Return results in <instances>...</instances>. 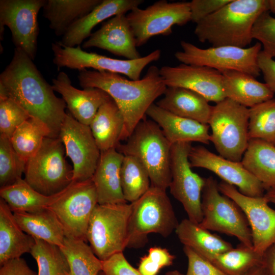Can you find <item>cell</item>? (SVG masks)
<instances>
[{
    "label": "cell",
    "mask_w": 275,
    "mask_h": 275,
    "mask_svg": "<svg viewBox=\"0 0 275 275\" xmlns=\"http://www.w3.org/2000/svg\"><path fill=\"white\" fill-rule=\"evenodd\" d=\"M268 11L275 14V0H268Z\"/></svg>",
    "instance_id": "52"
},
{
    "label": "cell",
    "mask_w": 275,
    "mask_h": 275,
    "mask_svg": "<svg viewBox=\"0 0 275 275\" xmlns=\"http://www.w3.org/2000/svg\"><path fill=\"white\" fill-rule=\"evenodd\" d=\"M54 91L33 61L15 47L11 62L0 74V95L16 101L31 117L44 122L51 137L56 138L67 114V106Z\"/></svg>",
    "instance_id": "1"
},
{
    "label": "cell",
    "mask_w": 275,
    "mask_h": 275,
    "mask_svg": "<svg viewBox=\"0 0 275 275\" xmlns=\"http://www.w3.org/2000/svg\"><path fill=\"white\" fill-rule=\"evenodd\" d=\"M47 137H51L48 127L31 117L15 130L10 140L15 151L27 161L39 150Z\"/></svg>",
    "instance_id": "35"
},
{
    "label": "cell",
    "mask_w": 275,
    "mask_h": 275,
    "mask_svg": "<svg viewBox=\"0 0 275 275\" xmlns=\"http://www.w3.org/2000/svg\"><path fill=\"white\" fill-rule=\"evenodd\" d=\"M58 137L62 141L66 156L73 163V182L91 179L96 168L101 151L89 126L77 121L67 113Z\"/></svg>",
    "instance_id": "16"
},
{
    "label": "cell",
    "mask_w": 275,
    "mask_h": 275,
    "mask_svg": "<svg viewBox=\"0 0 275 275\" xmlns=\"http://www.w3.org/2000/svg\"><path fill=\"white\" fill-rule=\"evenodd\" d=\"M264 196L269 202L275 204V186L267 189Z\"/></svg>",
    "instance_id": "51"
},
{
    "label": "cell",
    "mask_w": 275,
    "mask_h": 275,
    "mask_svg": "<svg viewBox=\"0 0 275 275\" xmlns=\"http://www.w3.org/2000/svg\"><path fill=\"white\" fill-rule=\"evenodd\" d=\"M31 117L14 100L0 95V135L10 139L15 130Z\"/></svg>",
    "instance_id": "41"
},
{
    "label": "cell",
    "mask_w": 275,
    "mask_h": 275,
    "mask_svg": "<svg viewBox=\"0 0 275 275\" xmlns=\"http://www.w3.org/2000/svg\"><path fill=\"white\" fill-rule=\"evenodd\" d=\"M102 262L103 275H142L128 262L123 252L116 253Z\"/></svg>",
    "instance_id": "45"
},
{
    "label": "cell",
    "mask_w": 275,
    "mask_h": 275,
    "mask_svg": "<svg viewBox=\"0 0 275 275\" xmlns=\"http://www.w3.org/2000/svg\"><path fill=\"white\" fill-rule=\"evenodd\" d=\"M120 177L124 199L129 203L138 200L151 187L146 169L139 159L133 156H124Z\"/></svg>",
    "instance_id": "37"
},
{
    "label": "cell",
    "mask_w": 275,
    "mask_h": 275,
    "mask_svg": "<svg viewBox=\"0 0 275 275\" xmlns=\"http://www.w3.org/2000/svg\"><path fill=\"white\" fill-rule=\"evenodd\" d=\"M244 275H269L264 264L256 266Z\"/></svg>",
    "instance_id": "50"
},
{
    "label": "cell",
    "mask_w": 275,
    "mask_h": 275,
    "mask_svg": "<svg viewBox=\"0 0 275 275\" xmlns=\"http://www.w3.org/2000/svg\"><path fill=\"white\" fill-rule=\"evenodd\" d=\"M61 193L45 196L35 190L22 178L0 188L1 198L7 203L13 212H32L48 208Z\"/></svg>",
    "instance_id": "33"
},
{
    "label": "cell",
    "mask_w": 275,
    "mask_h": 275,
    "mask_svg": "<svg viewBox=\"0 0 275 275\" xmlns=\"http://www.w3.org/2000/svg\"><path fill=\"white\" fill-rule=\"evenodd\" d=\"M248 138L275 146V99L249 108Z\"/></svg>",
    "instance_id": "39"
},
{
    "label": "cell",
    "mask_w": 275,
    "mask_h": 275,
    "mask_svg": "<svg viewBox=\"0 0 275 275\" xmlns=\"http://www.w3.org/2000/svg\"><path fill=\"white\" fill-rule=\"evenodd\" d=\"M65 149L59 137H47L39 150L27 161L24 180L47 196L58 194L73 182V168L65 159Z\"/></svg>",
    "instance_id": "6"
},
{
    "label": "cell",
    "mask_w": 275,
    "mask_h": 275,
    "mask_svg": "<svg viewBox=\"0 0 275 275\" xmlns=\"http://www.w3.org/2000/svg\"><path fill=\"white\" fill-rule=\"evenodd\" d=\"M201 209L203 218L199 224L201 227L234 236L241 243L253 247L251 230L244 213L234 201L220 192L218 183L212 176L205 178Z\"/></svg>",
    "instance_id": "9"
},
{
    "label": "cell",
    "mask_w": 275,
    "mask_h": 275,
    "mask_svg": "<svg viewBox=\"0 0 275 275\" xmlns=\"http://www.w3.org/2000/svg\"><path fill=\"white\" fill-rule=\"evenodd\" d=\"M102 0H46L43 15L57 36H63L76 20L91 12Z\"/></svg>",
    "instance_id": "30"
},
{
    "label": "cell",
    "mask_w": 275,
    "mask_h": 275,
    "mask_svg": "<svg viewBox=\"0 0 275 275\" xmlns=\"http://www.w3.org/2000/svg\"><path fill=\"white\" fill-rule=\"evenodd\" d=\"M175 232L184 246L191 248L209 261L215 255L233 248L231 243L188 218L179 223Z\"/></svg>",
    "instance_id": "31"
},
{
    "label": "cell",
    "mask_w": 275,
    "mask_h": 275,
    "mask_svg": "<svg viewBox=\"0 0 275 275\" xmlns=\"http://www.w3.org/2000/svg\"><path fill=\"white\" fill-rule=\"evenodd\" d=\"M165 275H184L178 270H173L168 272Z\"/></svg>",
    "instance_id": "53"
},
{
    "label": "cell",
    "mask_w": 275,
    "mask_h": 275,
    "mask_svg": "<svg viewBox=\"0 0 275 275\" xmlns=\"http://www.w3.org/2000/svg\"><path fill=\"white\" fill-rule=\"evenodd\" d=\"M263 261L269 275H275V242L264 254Z\"/></svg>",
    "instance_id": "49"
},
{
    "label": "cell",
    "mask_w": 275,
    "mask_h": 275,
    "mask_svg": "<svg viewBox=\"0 0 275 275\" xmlns=\"http://www.w3.org/2000/svg\"><path fill=\"white\" fill-rule=\"evenodd\" d=\"M180 45L182 50L177 51L175 57L182 64L206 66L220 72L237 71L255 78L260 74L257 60L262 45L259 42L246 48L221 46L202 49L185 41Z\"/></svg>",
    "instance_id": "10"
},
{
    "label": "cell",
    "mask_w": 275,
    "mask_h": 275,
    "mask_svg": "<svg viewBox=\"0 0 275 275\" xmlns=\"http://www.w3.org/2000/svg\"><path fill=\"white\" fill-rule=\"evenodd\" d=\"M124 156L116 148L101 152L91 178L96 190L98 204L127 202L124 198L120 177Z\"/></svg>",
    "instance_id": "24"
},
{
    "label": "cell",
    "mask_w": 275,
    "mask_h": 275,
    "mask_svg": "<svg viewBox=\"0 0 275 275\" xmlns=\"http://www.w3.org/2000/svg\"><path fill=\"white\" fill-rule=\"evenodd\" d=\"M30 254L38 266V275H70L66 257L61 248L34 238Z\"/></svg>",
    "instance_id": "38"
},
{
    "label": "cell",
    "mask_w": 275,
    "mask_h": 275,
    "mask_svg": "<svg viewBox=\"0 0 275 275\" xmlns=\"http://www.w3.org/2000/svg\"><path fill=\"white\" fill-rule=\"evenodd\" d=\"M167 87H182L195 91L209 102L215 103L225 99L223 75L219 71L206 66L181 64L164 66L159 69Z\"/></svg>",
    "instance_id": "19"
},
{
    "label": "cell",
    "mask_w": 275,
    "mask_h": 275,
    "mask_svg": "<svg viewBox=\"0 0 275 275\" xmlns=\"http://www.w3.org/2000/svg\"><path fill=\"white\" fill-rule=\"evenodd\" d=\"M0 275H38V273L29 266L24 259L19 257L10 259L1 265Z\"/></svg>",
    "instance_id": "48"
},
{
    "label": "cell",
    "mask_w": 275,
    "mask_h": 275,
    "mask_svg": "<svg viewBox=\"0 0 275 275\" xmlns=\"http://www.w3.org/2000/svg\"><path fill=\"white\" fill-rule=\"evenodd\" d=\"M97 204L96 190L91 179L72 182L48 208L58 217L66 235L87 242L90 219Z\"/></svg>",
    "instance_id": "13"
},
{
    "label": "cell",
    "mask_w": 275,
    "mask_h": 275,
    "mask_svg": "<svg viewBox=\"0 0 275 275\" xmlns=\"http://www.w3.org/2000/svg\"><path fill=\"white\" fill-rule=\"evenodd\" d=\"M191 168L209 170L223 181L236 186L241 194L250 197L264 196L261 183L243 166L241 161H234L215 154L204 146L191 147L188 155Z\"/></svg>",
    "instance_id": "18"
},
{
    "label": "cell",
    "mask_w": 275,
    "mask_h": 275,
    "mask_svg": "<svg viewBox=\"0 0 275 275\" xmlns=\"http://www.w3.org/2000/svg\"><path fill=\"white\" fill-rule=\"evenodd\" d=\"M210 261L226 275H244L264 263L263 256L255 251L253 247L242 243L215 255Z\"/></svg>",
    "instance_id": "36"
},
{
    "label": "cell",
    "mask_w": 275,
    "mask_h": 275,
    "mask_svg": "<svg viewBox=\"0 0 275 275\" xmlns=\"http://www.w3.org/2000/svg\"><path fill=\"white\" fill-rule=\"evenodd\" d=\"M231 0H193L190 2L191 21L196 24L215 13Z\"/></svg>",
    "instance_id": "46"
},
{
    "label": "cell",
    "mask_w": 275,
    "mask_h": 275,
    "mask_svg": "<svg viewBox=\"0 0 275 275\" xmlns=\"http://www.w3.org/2000/svg\"><path fill=\"white\" fill-rule=\"evenodd\" d=\"M175 258L167 249L151 247L148 255L141 258L138 269L142 275H157L161 268L172 265Z\"/></svg>",
    "instance_id": "43"
},
{
    "label": "cell",
    "mask_w": 275,
    "mask_h": 275,
    "mask_svg": "<svg viewBox=\"0 0 275 275\" xmlns=\"http://www.w3.org/2000/svg\"><path fill=\"white\" fill-rule=\"evenodd\" d=\"M164 96L156 103L177 116L208 124L212 106L203 96L191 90L167 87Z\"/></svg>",
    "instance_id": "25"
},
{
    "label": "cell",
    "mask_w": 275,
    "mask_h": 275,
    "mask_svg": "<svg viewBox=\"0 0 275 275\" xmlns=\"http://www.w3.org/2000/svg\"><path fill=\"white\" fill-rule=\"evenodd\" d=\"M131 203L127 248L144 246L149 234L156 233L166 238L175 231L179 223L166 190L151 186Z\"/></svg>",
    "instance_id": "5"
},
{
    "label": "cell",
    "mask_w": 275,
    "mask_h": 275,
    "mask_svg": "<svg viewBox=\"0 0 275 275\" xmlns=\"http://www.w3.org/2000/svg\"><path fill=\"white\" fill-rule=\"evenodd\" d=\"M26 161L14 150L9 139L0 135L1 187L14 183L22 178Z\"/></svg>",
    "instance_id": "40"
},
{
    "label": "cell",
    "mask_w": 275,
    "mask_h": 275,
    "mask_svg": "<svg viewBox=\"0 0 275 275\" xmlns=\"http://www.w3.org/2000/svg\"><path fill=\"white\" fill-rule=\"evenodd\" d=\"M98 275H103L102 271H101Z\"/></svg>",
    "instance_id": "54"
},
{
    "label": "cell",
    "mask_w": 275,
    "mask_h": 275,
    "mask_svg": "<svg viewBox=\"0 0 275 275\" xmlns=\"http://www.w3.org/2000/svg\"><path fill=\"white\" fill-rule=\"evenodd\" d=\"M249 108L225 98L212 106L208 124L211 142L219 155L241 161L248 143Z\"/></svg>",
    "instance_id": "7"
},
{
    "label": "cell",
    "mask_w": 275,
    "mask_h": 275,
    "mask_svg": "<svg viewBox=\"0 0 275 275\" xmlns=\"http://www.w3.org/2000/svg\"><path fill=\"white\" fill-rule=\"evenodd\" d=\"M171 147L157 124L144 118L126 142L116 149L124 155L139 159L149 174L151 186L166 190L171 180Z\"/></svg>",
    "instance_id": "4"
},
{
    "label": "cell",
    "mask_w": 275,
    "mask_h": 275,
    "mask_svg": "<svg viewBox=\"0 0 275 275\" xmlns=\"http://www.w3.org/2000/svg\"><path fill=\"white\" fill-rule=\"evenodd\" d=\"M146 115L157 124L172 145L193 142L209 144L210 142L208 124L177 116L155 103L149 107Z\"/></svg>",
    "instance_id": "23"
},
{
    "label": "cell",
    "mask_w": 275,
    "mask_h": 275,
    "mask_svg": "<svg viewBox=\"0 0 275 275\" xmlns=\"http://www.w3.org/2000/svg\"><path fill=\"white\" fill-rule=\"evenodd\" d=\"M183 250L188 260L185 275H226L191 248L184 246Z\"/></svg>",
    "instance_id": "44"
},
{
    "label": "cell",
    "mask_w": 275,
    "mask_h": 275,
    "mask_svg": "<svg viewBox=\"0 0 275 275\" xmlns=\"http://www.w3.org/2000/svg\"><path fill=\"white\" fill-rule=\"evenodd\" d=\"M34 238L23 231L7 203L0 199V265L30 253Z\"/></svg>",
    "instance_id": "27"
},
{
    "label": "cell",
    "mask_w": 275,
    "mask_h": 275,
    "mask_svg": "<svg viewBox=\"0 0 275 275\" xmlns=\"http://www.w3.org/2000/svg\"><path fill=\"white\" fill-rule=\"evenodd\" d=\"M258 64L265 83L275 93V60L261 50L258 56Z\"/></svg>",
    "instance_id": "47"
},
{
    "label": "cell",
    "mask_w": 275,
    "mask_h": 275,
    "mask_svg": "<svg viewBox=\"0 0 275 275\" xmlns=\"http://www.w3.org/2000/svg\"><path fill=\"white\" fill-rule=\"evenodd\" d=\"M252 38L260 42L266 55L275 57V17L269 11L262 13L256 21L252 29Z\"/></svg>",
    "instance_id": "42"
},
{
    "label": "cell",
    "mask_w": 275,
    "mask_h": 275,
    "mask_svg": "<svg viewBox=\"0 0 275 275\" xmlns=\"http://www.w3.org/2000/svg\"><path fill=\"white\" fill-rule=\"evenodd\" d=\"M89 126L101 152L116 148L120 144L124 119L112 98L100 106Z\"/></svg>",
    "instance_id": "28"
},
{
    "label": "cell",
    "mask_w": 275,
    "mask_h": 275,
    "mask_svg": "<svg viewBox=\"0 0 275 275\" xmlns=\"http://www.w3.org/2000/svg\"><path fill=\"white\" fill-rule=\"evenodd\" d=\"M78 79L82 88L100 89L115 102L124 119L121 141L130 136L137 125L145 118L149 107L167 88L159 69L155 65L151 66L139 80L128 79L118 73L87 69L79 71Z\"/></svg>",
    "instance_id": "2"
},
{
    "label": "cell",
    "mask_w": 275,
    "mask_h": 275,
    "mask_svg": "<svg viewBox=\"0 0 275 275\" xmlns=\"http://www.w3.org/2000/svg\"><path fill=\"white\" fill-rule=\"evenodd\" d=\"M53 63L58 68L66 67L79 71L87 68L108 71L126 75L132 80H139L143 69L150 63L159 60L161 50L156 49L135 60H119L82 50L80 46L68 47L59 42L51 43Z\"/></svg>",
    "instance_id": "11"
},
{
    "label": "cell",
    "mask_w": 275,
    "mask_h": 275,
    "mask_svg": "<svg viewBox=\"0 0 275 275\" xmlns=\"http://www.w3.org/2000/svg\"><path fill=\"white\" fill-rule=\"evenodd\" d=\"M53 90L62 95L69 113L79 122L89 126L100 106L111 98L104 91L95 88L79 90L73 87L64 72L52 79Z\"/></svg>",
    "instance_id": "21"
},
{
    "label": "cell",
    "mask_w": 275,
    "mask_h": 275,
    "mask_svg": "<svg viewBox=\"0 0 275 275\" xmlns=\"http://www.w3.org/2000/svg\"><path fill=\"white\" fill-rule=\"evenodd\" d=\"M218 188L242 210L251 230L253 248L263 256L275 242V210L269 206V202L264 196H245L235 186L223 181L218 183Z\"/></svg>",
    "instance_id": "17"
},
{
    "label": "cell",
    "mask_w": 275,
    "mask_h": 275,
    "mask_svg": "<svg viewBox=\"0 0 275 275\" xmlns=\"http://www.w3.org/2000/svg\"><path fill=\"white\" fill-rule=\"evenodd\" d=\"M142 0H102L91 12L74 22L66 31L59 43L74 47L89 38L98 23L119 14H125L139 7Z\"/></svg>",
    "instance_id": "22"
},
{
    "label": "cell",
    "mask_w": 275,
    "mask_h": 275,
    "mask_svg": "<svg viewBox=\"0 0 275 275\" xmlns=\"http://www.w3.org/2000/svg\"><path fill=\"white\" fill-rule=\"evenodd\" d=\"M191 147L190 142L172 145L171 180L169 188L171 195L182 205L188 218L199 224L203 218L201 196L205 178L191 169L188 155Z\"/></svg>",
    "instance_id": "14"
},
{
    "label": "cell",
    "mask_w": 275,
    "mask_h": 275,
    "mask_svg": "<svg viewBox=\"0 0 275 275\" xmlns=\"http://www.w3.org/2000/svg\"><path fill=\"white\" fill-rule=\"evenodd\" d=\"M241 161L264 189L275 186V146L261 140H250Z\"/></svg>",
    "instance_id": "32"
},
{
    "label": "cell",
    "mask_w": 275,
    "mask_h": 275,
    "mask_svg": "<svg viewBox=\"0 0 275 275\" xmlns=\"http://www.w3.org/2000/svg\"><path fill=\"white\" fill-rule=\"evenodd\" d=\"M266 11L268 0H231L197 23L194 33L199 41L212 46L246 48L253 39L256 21Z\"/></svg>",
    "instance_id": "3"
},
{
    "label": "cell",
    "mask_w": 275,
    "mask_h": 275,
    "mask_svg": "<svg viewBox=\"0 0 275 275\" xmlns=\"http://www.w3.org/2000/svg\"><path fill=\"white\" fill-rule=\"evenodd\" d=\"M68 262L70 275H98L102 262L86 241L66 235L60 247Z\"/></svg>",
    "instance_id": "34"
},
{
    "label": "cell",
    "mask_w": 275,
    "mask_h": 275,
    "mask_svg": "<svg viewBox=\"0 0 275 275\" xmlns=\"http://www.w3.org/2000/svg\"><path fill=\"white\" fill-rule=\"evenodd\" d=\"M84 48L96 47L126 60L141 58L135 37L125 14L115 15L104 22L82 44Z\"/></svg>",
    "instance_id": "20"
},
{
    "label": "cell",
    "mask_w": 275,
    "mask_h": 275,
    "mask_svg": "<svg viewBox=\"0 0 275 275\" xmlns=\"http://www.w3.org/2000/svg\"><path fill=\"white\" fill-rule=\"evenodd\" d=\"M221 73L226 98L249 108L273 98L274 93L268 86L250 74L234 70Z\"/></svg>",
    "instance_id": "26"
},
{
    "label": "cell",
    "mask_w": 275,
    "mask_h": 275,
    "mask_svg": "<svg viewBox=\"0 0 275 275\" xmlns=\"http://www.w3.org/2000/svg\"><path fill=\"white\" fill-rule=\"evenodd\" d=\"M132 203L97 204L92 213L87 241L101 261L127 248Z\"/></svg>",
    "instance_id": "8"
},
{
    "label": "cell",
    "mask_w": 275,
    "mask_h": 275,
    "mask_svg": "<svg viewBox=\"0 0 275 275\" xmlns=\"http://www.w3.org/2000/svg\"><path fill=\"white\" fill-rule=\"evenodd\" d=\"M13 214L20 227L28 234L60 247L63 246L66 233L56 214L49 208Z\"/></svg>",
    "instance_id": "29"
},
{
    "label": "cell",
    "mask_w": 275,
    "mask_h": 275,
    "mask_svg": "<svg viewBox=\"0 0 275 275\" xmlns=\"http://www.w3.org/2000/svg\"><path fill=\"white\" fill-rule=\"evenodd\" d=\"M46 0H1L0 36L3 39L4 26L10 30L16 48L24 52L33 61L37 50L39 33L38 15Z\"/></svg>",
    "instance_id": "15"
},
{
    "label": "cell",
    "mask_w": 275,
    "mask_h": 275,
    "mask_svg": "<svg viewBox=\"0 0 275 275\" xmlns=\"http://www.w3.org/2000/svg\"><path fill=\"white\" fill-rule=\"evenodd\" d=\"M126 17L136 45L140 47L152 37L170 35L174 25L182 26L191 21L190 2L160 0L144 9L135 8Z\"/></svg>",
    "instance_id": "12"
}]
</instances>
